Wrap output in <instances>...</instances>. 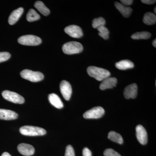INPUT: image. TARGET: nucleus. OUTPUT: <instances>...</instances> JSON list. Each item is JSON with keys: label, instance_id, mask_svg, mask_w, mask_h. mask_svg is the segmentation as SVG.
<instances>
[{"label": "nucleus", "instance_id": "a211bd4d", "mask_svg": "<svg viewBox=\"0 0 156 156\" xmlns=\"http://www.w3.org/2000/svg\"><path fill=\"white\" fill-rule=\"evenodd\" d=\"M116 67L120 70H126L132 69L134 67V64L129 60H121L115 64Z\"/></svg>", "mask_w": 156, "mask_h": 156}, {"label": "nucleus", "instance_id": "7ed1b4c3", "mask_svg": "<svg viewBox=\"0 0 156 156\" xmlns=\"http://www.w3.org/2000/svg\"><path fill=\"white\" fill-rule=\"evenodd\" d=\"M83 45L80 43L76 41H71L66 43L62 46V50L65 54L71 55L77 54L83 51Z\"/></svg>", "mask_w": 156, "mask_h": 156}, {"label": "nucleus", "instance_id": "4be33fe9", "mask_svg": "<svg viewBox=\"0 0 156 156\" xmlns=\"http://www.w3.org/2000/svg\"><path fill=\"white\" fill-rule=\"evenodd\" d=\"M40 16L33 9L29 11L27 15V19L29 22H33L40 19Z\"/></svg>", "mask_w": 156, "mask_h": 156}, {"label": "nucleus", "instance_id": "2eb2a0df", "mask_svg": "<svg viewBox=\"0 0 156 156\" xmlns=\"http://www.w3.org/2000/svg\"><path fill=\"white\" fill-rule=\"evenodd\" d=\"M23 12V9L18 8L13 11L10 14L9 18V23L10 25H13L17 22Z\"/></svg>", "mask_w": 156, "mask_h": 156}, {"label": "nucleus", "instance_id": "ddd939ff", "mask_svg": "<svg viewBox=\"0 0 156 156\" xmlns=\"http://www.w3.org/2000/svg\"><path fill=\"white\" fill-rule=\"evenodd\" d=\"M117 83L116 78L115 77H108L102 81L99 88L101 90H104L106 89H112L116 87Z\"/></svg>", "mask_w": 156, "mask_h": 156}, {"label": "nucleus", "instance_id": "a878e982", "mask_svg": "<svg viewBox=\"0 0 156 156\" xmlns=\"http://www.w3.org/2000/svg\"><path fill=\"white\" fill-rule=\"evenodd\" d=\"M104 156H121L119 154L113 150L112 149H107L104 152Z\"/></svg>", "mask_w": 156, "mask_h": 156}, {"label": "nucleus", "instance_id": "b1692460", "mask_svg": "<svg viewBox=\"0 0 156 156\" xmlns=\"http://www.w3.org/2000/svg\"><path fill=\"white\" fill-rule=\"evenodd\" d=\"M97 30L99 31L98 35L105 40L108 38L109 31L107 27L105 26H101L98 27Z\"/></svg>", "mask_w": 156, "mask_h": 156}, {"label": "nucleus", "instance_id": "1a4fd4ad", "mask_svg": "<svg viewBox=\"0 0 156 156\" xmlns=\"http://www.w3.org/2000/svg\"><path fill=\"white\" fill-rule=\"evenodd\" d=\"M66 33L73 38H80L83 37V32L82 29L78 26L70 25L66 27L64 29Z\"/></svg>", "mask_w": 156, "mask_h": 156}, {"label": "nucleus", "instance_id": "473e14b6", "mask_svg": "<svg viewBox=\"0 0 156 156\" xmlns=\"http://www.w3.org/2000/svg\"><path fill=\"white\" fill-rule=\"evenodd\" d=\"M156 39H155V40H154L153 41L152 44L153 45V46L154 48H156Z\"/></svg>", "mask_w": 156, "mask_h": 156}, {"label": "nucleus", "instance_id": "dca6fc26", "mask_svg": "<svg viewBox=\"0 0 156 156\" xmlns=\"http://www.w3.org/2000/svg\"><path fill=\"white\" fill-rule=\"evenodd\" d=\"M48 99L50 103L56 108L61 109L63 107V104L60 98L55 93L50 94L48 96Z\"/></svg>", "mask_w": 156, "mask_h": 156}, {"label": "nucleus", "instance_id": "423d86ee", "mask_svg": "<svg viewBox=\"0 0 156 156\" xmlns=\"http://www.w3.org/2000/svg\"><path fill=\"white\" fill-rule=\"evenodd\" d=\"M3 97L6 100L16 104H23L25 101L24 98L15 92L5 90L2 92Z\"/></svg>", "mask_w": 156, "mask_h": 156}, {"label": "nucleus", "instance_id": "20e7f679", "mask_svg": "<svg viewBox=\"0 0 156 156\" xmlns=\"http://www.w3.org/2000/svg\"><path fill=\"white\" fill-rule=\"evenodd\" d=\"M20 76L23 79L32 82H38L44 79V75L40 72H35L29 69H24L20 72Z\"/></svg>", "mask_w": 156, "mask_h": 156}, {"label": "nucleus", "instance_id": "c85d7f7f", "mask_svg": "<svg viewBox=\"0 0 156 156\" xmlns=\"http://www.w3.org/2000/svg\"><path fill=\"white\" fill-rule=\"evenodd\" d=\"M83 156H92V152L88 148L85 147L83 150Z\"/></svg>", "mask_w": 156, "mask_h": 156}, {"label": "nucleus", "instance_id": "bb28decb", "mask_svg": "<svg viewBox=\"0 0 156 156\" xmlns=\"http://www.w3.org/2000/svg\"><path fill=\"white\" fill-rule=\"evenodd\" d=\"M11 57V54L9 52H0V62L7 61Z\"/></svg>", "mask_w": 156, "mask_h": 156}, {"label": "nucleus", "instance_id": "6e6552de", "mask_svg": "<svg viewBox=\"0 0 156 156\" xmlns=\"http://www.w3.org/2000/svg\"><path fill=\"white\" fill-rule=\"evenodd\" d=\"M60 90L64 99L69 100L72 93V89L70 84L66 80L62 81L60 84Z\"/></svg>", "mask_w": 156, "mask_h": 156}, {"label": "nucleus", "instance_id": "4468645a", "mask_svg": "<svg viewBox=\"0 0 156 156\" xmlns=\"http://www.w3.org/2000/svg\"><path fill=\"white\" fill-rule=\"evenodd\" d=\"M17 113L10 110L0 109V119L11 120L16 119L18 118Z\"/></svg>", "mask_w": 156, "mask_h": 156}, {"label": "nucleus", "instance_id": "9b49d317", "mask_svg": "<svg viewBox=\"0 0 156 156\" xmlns=\"http://www.w3.org/2000/svg\"><path fill=\"white\" fill-rule=\"evenodd\" d=\"M137 94V86L135 83L128 85L125 88L124 95L126 99L135 98Z\"/></svg>", "mask_w": 156, "mask_h": 156}, {"label": "nucleus", "instance_id": "5701e85b", "mask_svg": "<svg viewBox=\"0 0 156 156\" xmlns=\"http://www.w3.org/2000/svg\"><path fill=\"white\" fill-rule=\"evenodd\" d=\"M151 34L148 32L143 31L141 32H137L133 34L131 36V38L134 40L139 39H148L150 38Z\"/></svg>", "mask_w": 156, "mask_h": 156}, {"label": "nucleus", "instance_id": "393cba45", "mask_svg": "<svg viewBox=\"0 0 156 156\" xmlns=\"http://www.w3.org/2000/svg\"><path fill=\"white\" fill-rule=\"evenodd\" d=\"M105 20L104 18L102 17H99L93 20L92 26L93 28H97L101 26H105Z\"/></svg>", "mask_w": 156, "mask_h": 156}, {"label": "nucleus", "instance_id": "c756f323", "mask_svg": "<svg viewBox=\"0 0 156 156\" xmlns=\"http://www.w3.org/2000/svg\"><path fill=\"white\" fill-rule=\"evenodd\" d=\"M120 2L122 3V4L124 5H130L133 3L132 0H121Z\"/></svg>", "mask_w": 156, "mask_h": 156}, {"label": "nucleus", "instance_id": "f8f14e48", "mask_svg": "<svg viewBox=\"0 0 156 156\" xmlns=\"http://www.w3.org/2000/svg\"><path fill=\"white\" fill-rule=\"evenodd\" d=\"M17 150L20 154L26 156L32 155L35 152L34 147L27 144H20L17 146Z\"/></svg>", "mask_w": 156, "mask_h": 156}, {"label": "nucleus", "instance_id": "f03ea898", "mask_svg": "<svg viewBox=\"0 0 156 156\" xmlns=\"http://www.w3.org/2000/svg\"><path fill=\"white\" fill-rule=\"evenodd\" d=\"M20 132L25 136H42L45 135L47 131L44 128L34 126H27L20 128Z\"/></svg>", "mask_w": 156, "mask_h": 156}, {"label": "nucleus", "instance_id": "412c9836", "mask_svg": "<svg viewBox=\"0 0 156 156\" xmlns=\"http://www.w3.org/2000/svg\"><path fill=\"white\" fill-rule=\"evenodd\" d=\"M108 139L113 142H116L119 144H122L123 143L122 137L121 134L114 131H111L108 133Z\"/></svg>", "mask_w": 156, "mask_h": 156}, {"label": "nucleus", "instance_id": "2f4dec72", "mask_svg": "<svg viewBox=\"0 0 156 156\" xmlns=\"http://www.w3.org/2000/svg\"><path fill=\"white\" fill-rule=\"evenodd\" d=\"M2 156H11V155L8 152H4V153L2 154Z\"/></svg>", "mask_w": 156, "mask_h": 156}, {"label": "nucleus", "instance_id": "6ab92c4d", "mask_svg": "<svg viewBox=\"0 0 156 156\" xmlns=\"http://www.w3.org/2000/svg\"><path fill=\"white\" fill-rule=\"evenodd\" d=\"M143 21L147 25H150L154 24L156 22L155 14L151 12H147L145 13L144 16Z\"/></svg>", "mask_w": 156, "mask_h": 156}, {"label": "nucleus", "instance_id": "f257e3e1", "mask_svg": "<svg viewBox=\"0 0 156 156\" xmlns=\"http://www.w3.org/2000/svg\"><path fill=\"white\" fill-rule=\"evenodd\" d=\"M87 72L89 76L99 81H102L111 75L110 73L107 70L96 66H89Z\"/></svg>", "mask_w": 156, "mask_h": 156}, {"label": "nucleus", "instance_id": "39448f33", "mask_svg": "<svg viewBox=\"0 0 156 156\" xmlns=\"http://www.w3.org/2000/svg\"><path fill=\"white\" fill-rule=\"evenodd\" d=\"M18 42L20 44L26 46H37L41 43L42 40L36 36L27 35L20 37Z\"/></svg>", "mask_w": 156, "mask_h": 156}, {"label": "nucleus", "instance_id": "f3484780", "mask_svg": "<svg viewBox=\"0 0 156 156\" xmlns=\"http://www.w3.org/2000/svg\"><path fill=\"white\" fill-rule=\"evenodd\" d=\"M115 6L122 15L125 17H129L132 11L131 8L130 7H126L122 4L118 2H115Z\"/></svg>", "mask_w": 156, "mask_h": 156}, {"label": "nucleus", "instance_id": "aec40b11", "mask_svg": "<svg viewBox=\"0 0 156 156\" xmlns=\"http://www.w3.org/2000/svg\"><path fill=\"white\" fill-rule=\"evenodd\" d=\"M34 7L44 16H48L50 13L49 9L41 1H37L34 4Z\"/></svg>", "mask_w": 156, "mask_h": 156}, {"label": "nucleus", "instance_id": "72a5a7b5", "mask_svg": "<svg viewBox=\"0 0 156 156\" xmlns=\"http://www.w3.org/2000/svg\"><path fill=\"white\" fill-rule=\"evenodd\" d=\"M154 11L155 14H156V8H155L154 9Z\"/></svg>", "mask_w": 156, "mask_h": 156}, {"label": "nucleus", "instance_id": "7c9ffc66", "mask_svg": "<svg viewBox=\"0 0 156 156\" xmlns=\"http://www.w3.org/2000/svg\"><path fill=\"white\" fill-rule=\"evenodd\" d=\"M141 2L144 4H147V5H151L156 2V1L154 0H141Z\"/></svg>", "mask_w": 156, "mask_h": 156}, {"label": "nucleus", "instance_id": "cd10ccee", "mask_svg": "<svg viewBox=\"0 0 156 156\" xmlns=\"http://www.w3.org/2000/svg\"><path fill=\"white\" fill-rule=\"evenodd\" d=\"M65 156H75L73 148L71 145H68L66 149Z\"/></svg>", "mask_w": 156, "mask_h": 156}, {"label": "nucleus", "instance_id": "0eeeda50", "mask_svg": "<svg viewBox=\"0 0 156 156\" xmlns=\"http://www.w3.org/2000/svg\"><path fill=\"white\" fill-rule=\"evenodd\" d=\"M104 114L105 110L103 108L95 107L84 113L83 117L86 119H97L103 116Z\"/></svg>", "mask_w": 156, "mask_h": 156}, {"label": "nucleus", "instance_id": "9d476101", "mask_svg": "<svg viewBox=\"0 0 156 156\" xmlns=\"http://www.w3.org/2000/svg\"><path fill=\"white\" fill-rule=\"evenodd\" d=\"M136 136L140 143L145 145L147 142V134L145 128L141 125H138L136 128Z\"/></svg>", "mask_w": 156, "mask_h": 156}]
</instances>
